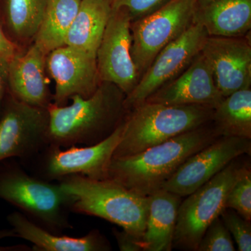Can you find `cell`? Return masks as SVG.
<instances>
[{
  "label": "cell",
  "instance_id": "6da1fadb",
  "mask_svg": "<svg viewBox=\"0 0 251 251\" xmlns=\"http://www.w3.org/2000/svg\"><path fill=\"white\" fill-rule=\"evenodd\" d=\"M126 94L118 87L101 82L90 97L75 95L71 103L47 107L46 141L61 148L96 145L106 139L125 120L128 110Z\"/></svg>",
  "mask_w": 251,
  "mask_h": 251
},
{
  "label": "cell",
  "instance_id": "7a4b0ae2",
  "mask_svg": "<svg viewBox=\"0 0 251 251\" xmlns=\"http://www.w3.org/2000/svg\"><path fill=\"white\" fill-rule=\"evenodd\" d=\"M219 137L211 122L137 154L112 158L107 179L148 197L161 189L189 157Z\"/></svg>",
  "mask_w": 251,
  "mask_h": 251
},
{
  "label": "cell",
  "instance_id": "3957f363",
  "mask_svg": "<svg viewBox=\"0 0 251 251\" xmlns=\"http://www.w3.org/2000/svg\"><path fill=\"white\" fill-rule=\"evenodd\" d=\"M11 159L0 162V198L52 233L63 234V231L72 228V195L58 181L34 176Z\"/></svg>",
  "mask_w": 251,
  "mask_h": 251
},
{
  "label": "cell",
  "instance_id": "277c9868",
  "mask_svg": "<svg viewBox=\"0 0 251 251\" xmlns=\"http://www.w3.org/2000/svg\"><path fill=\"white\" fill-rule=\"evenodd\" d=\"M214 109L144 102L128 111L112 158L131 156L212 122Z\"/></svg>",
  "mask_w": 251,
  "mask_h": 251
},
{
  "label": "cell",
  "instance_id": "5b68a950",
  "mask_svg": "<svg viewBox=\"0 0 251 251\" xmlns=\"http://www.w3.org/2000/svg\"><path fill=\"white\" fill-rule=\"evenodd\" d=\"M57 181L72 195V212L106 220L142 241L148 220V197L108 179L71 175Z\"/></svg>",
  "mask_w": 251,
  "mask_h": 251
},
{
  "label": "cell",
  "instance_id": "8992f818",
  "mask_svg": "<svg viewBox=\"0 0 251 251\" xmlns=\"http://www.w3.org/2000/svg\"><path fill=\"white\" fill-rule=\"evenodd\" d=\"M240 157L182 200L178 209L173 249L197 251L208 226L226 208L227 195L247 163L239 159Z\"/></svg>",
  "mask_w": 251,
  "mask_h": 251
},
{
  "label": "cell",
  "instance_id": "52a82bcc",
  "mask_svg": "<svg viewBox=\"0 0 251 251\" xmlns=\"http://www.w3.org/2000/svg\"><path fill=\"white\" fill-rule=\"evenodd\" d=\"M124 123L125 120L108 138L96 145L61 148L47 144L23 166L31 175L49 181H57L71 175L106 179L114 151L121 139Z\"/></svg>",
  "mask_w": 251,
  "mask_h": 251
},
{
  "label": "cell",
  "instance_id": "ba28073f",
  "mask_svg": "<svg viewBox=\"0 0 251 251\" xmlns=\"http://www.w3.org/2000/svg\"><path fill=\"white\" fill-rule=\"evenodd\" d=\"M196 0H171L152 14L130 23L131 56L140 79L161 50L193 24Z\"/></svg>",
  "mask_w": 251,
  "mask_h": 251
},
{
  "label": "cell",
  "instance_id": "9c48e42d",
  "mask_svg": "<svg viewBox=\"0 0 251 251\" xmlns=\"http://www.w3.org/2000/svg\"><path fill=\"white\" fill-rule=\"evenodd\" d=\"M47 108L23 103L7 92L0 114V162L19 158L25 163L47 145Z\"/></svg>",
  "mask_w": 251,
  "mask_h": 251
},
{
  "label": "cell",
  "instance_id": "30bf717a",
  "mask_svg": "<svg viewBox=\"0 0 251 251\" xmlns=\"http://www.w3.org/2000/svg\"><path fill=\"white\" fill-rule=\"evenodd\" d=\"M207 36L204 27L193 24L184 34L161 50L133 90L126 96L127 110L129 111L144 103L158 89L184 72L201 53Z\"/></svg>",
  "mask_w": 251,
  "mask_h": 251
},
{
  "label": "cell",
  "instance_id": "8fae6325",
  "mask_svg": "<svg viewBox=\"0 0 251 251\" xmlns=\"http://www.w3.org/2000/svg\"><path fill=\"white\" fill-rule=\"evenodd\" d=\"M131 20L125 8L112 9L97 52L99 78L128 95L140 80L131 56Z\"/></svg>",
  "mask_w": 251,
  "mask_h": 251
},
{
  "label": "cell",
  "instance_id": "7c38bea8",
  "mask_svg": "<svg viewBox=\"0 0 251 251\" xmlns=\"http://www.w3.org/2000/svg\"><path fill=\"white\" fill-rule=\"evenodd\" d=\"M251 153V139L221 136L194 153L162 186L185 198L207 182L238 157Z\"/></svg>",
  "mask_w": 251,
  "mask_h": 251
},
{
  "label": "cell",
  "instance_id": "4fadbf2b",
  "mask_svg": "<svg viewBox=\"0 0 251 251\" xmlns=\"http://www.w3.org/2000/svg\"><path fill=\"white\" fill-rule=\"evenodd\" d=\"M46 69L55 83L52 103L67 105L74 96L90 97L101 83L96 56L64 46L49 52Z\"/></svg>",
  "mask_w": 251,
  "mask_h": 251
},
{
  "label": "cell",
  "instance_id": "5bb4252c",
  "mask_svg": "<svg viewBox=\"0 0 251 251\" xmlns=\"http://www.w3.org/2000/svg\"><path fill=\"white\" fill-rule=\"evenodd\" d=\"M223 97L251 89V46L244 37L209 36L202 51Z\"/></svg>",
  "mask_w": 251,
  "mask_h": 251
},
{
  "label": "cell",
  "instance_id": "9a60e30c",
  "mask_svg": "<svg viewBox=\"0 0 251 251\" xmlns=\"http://www.w3.org/2000/svg\"><path fill=\"white\" fill-rule=\"evenodd\" d=\"M224 97L212 69L202 52L178 76L151 94L145 102L166 105H199L215 109Z\"/></svg>",
  "mask_w": 251,
  "mask_h": 251
},
{
  "label": "cell",
  "instance_id": "2e32d148",
  "mask_svg": "<svg viewBox=\"0 0 251 251\" xmlns=\"http://www.w3.org/2000/svg\"><path fill=\"white\" fill-rule=\"evenodd\" d=\"M45 53L33 43L9 62L8 92L23 103L47 108L52 102L46 77Z\"/></svg>",
  "mask_w": 251,
  "mask_h": 251
},
{
  "label": "cell",
  "instance_id": "e0dca14e",
  "mask_svg": "<svg viewBox=\"0 0 251 251\" xmlns=\"http://www.w3.org/2000/svg\"><path fill=\"white\" fill-rule=\"evenodd\" d=\"M193 24L209 36L244 37L251 29V0H196Z\"/></svg>",
  "mask_w": 251,
  "mask_h": 251
},
{
  "label": "cell",
  "instance_id": "ac0fdd59",
  "mask_svg": "<svg viewBox=\"0 0 251 251\" xmlns=\"http://www.w3.org/2000/svg\"><path fill=\"white\" fill-rule=\"evenodd\" d=\"M8 222L17 234L34 245L33 250L39 251H109L110 242L98 229L90 231L85 236L73 237L52 233L27 219L21 212L7 216Z\"/></svg>",
  "mask_w": 251,
  "mask_h": 251
},
{
  "label": "cell",
  "instance_id": "d6986e66",
  "mask_svg": "<svg viewBox=\"0 0 251 251\" xmlns=\"http://www.w3.org/2000/svg\"><path fill=\"white\" fill-rule=\"evenodd\" d=\"M148 198L146 229L141 241L143 251H171L178 209L183 198L163 188Z\"/></svg>",
  "mask_w": 251,
  "mask_h": 251
},
{
  "label": "cell",
  "instance_id": "ffe728a7",
  "mask_svg": "<svg viewBox=\"0 0 251 251\" xmlns=\"http://www.w3.org/2000/svg\"><path fill=\"white\" fill-rule=\"evenodd\" d=\"M49 0H0V23L8 38L25 50L34 43Z\"/></svg>",
  "mask_w": 251,
  "mask_h": 251
},
{
  "label": "cell",
  "instance_id": "44dd1931",
  "mask_svg": "<svg viewBox=\"0 0 251 251\" xmlns=\"http://www.w3.org/2000/svg\"><path fill=\"white\" fill-rule=\"evenodd\" d=\"M111 11L110 0H81L65 45L97 56Z\"/></svg>",
  "mask_w": 251,
  "mask_h": 251
},
{
  "label": "cell",
  "instance_id": "7402d4cb",
  "mask_svg": "<svg viewBox=\"0 0 251 251\" xmlns=\"http://www.w3.org/2000/svg\"><path fill=\"white\" fill-rule=\"evenodd\" d=\"M81 0H49L34 44L46 54L65 46Z\"/></svg>",
  "mask_w": 251,
  "mask_h": 251
},
{
  "label": "cell",
  "instance_id": "603a6c76",
  "mask_svg": "<svg viewBox=\"0 0 251 251\" xmlns=\"http://www.w3.org/2000/svg\"><path fill=\"white\" fill-rule=\"evenodd\" d=\"M212 123L221 136L251 139V90L225 97L214 109Z\"/></svg>",
  "mask_w": 251,
  "mask_h": 251
},
{
  "label": "cell",
  "instance_id": "cb8c5ba5",
  "mask_svg": "<svg viewBox=\"0 0 251 251\" xmlns=\"http://www.w3.org/2000/svg\"><path fill=\"white\" fill-rule=\"evenodd\" d=\"M226 208L237 211L244 219L251 221V169L247 163L227 195Z\"/></svg>",
  "mask_w": 251,
  "mask_h": 251
},
{
  "label": "cell",
  "instance_id": "d4e9b609",
  "mask_svg": "<svg viewBox=\"0 0 251 251\" xmlns=\"http://www.w3.org/2000/svg\"><path fill=\"white\" fill-rule=\"evenodd\" d=\"M232 235L221 218H216L209 224L198 244L197 251H234Z\"/></svg>",
  "mask_w": 251,
  "mask_h": 251
},
{
  "label": "cell",
  "instance_id": "484cf974",
  "mask_svg": "<svg viewBox=\"0 0 251 251\" xmlns=\"http://www.w3.org/2000/svg\"><path fill=\"white\" fill-rule=\"evenodd\" d=\"M220 217L237 244L238 251H251V221L244 219L231 208H225Z\"/></svg>",
  "mask_w": 251,
  "mask_h": 251
},
{
  "label": "cell",
  "instance_id": "4316f807",
  "mask_svg": "<svg viewBox=\"0 0 251 251\" xmlns=\"http://www.w3.org/2000/svg\"><path fill=\"white\" fill-rule=\"evenodd\" d=\"M171 0H110L112 9L124 7L128 11L131 22L152 14Z\"/></svg>",
  "mask_w": 251,
  "mask_h": 251
},
{
  "label": "cell",
  "instance_id": "83f0119b",
  "mask_svg": "<svg viewBox=\"0 0 251 251\" xmlns=\"http://www.w3.org/2000/svg\"><path fill=\"white\" fill-rule=\"evenodd\" d=\"M112 233L116 239L120 251H143L141 241L133 237L125 229L120 231L117 228H113Z\"/></svg>",
  "mask_w": 251,
  "mask_h": 251
},
{
  "label": "cell",
  "instance_id": "f1b7e54d",
  "mask_svg": "<svg viewBox=\"0 0 251 251\" xmlns=\"http://www.w3.org/2000/svg\"><path fill=\"white\" fill-rule=\"evenodd\" d=\"M24 51L10 40L0 23V59H4L10 62L18 54L22 53Z\"/></svg>",
  "mask_w": 251,
  "mask_h": 251
},
{
  "label": "cell",
  "instance_id": "f546056e",
  "mask_svg": "<svg viewBox=\"0 0 251 251\" xmlns=\"http://www.w3.org/2000/svg\"><path fill=\"white\" fill-rule=\"evenodd\" d=\"M9 62L0 59V114L8 92V78H9Z\"/></svg>",
  "mask_w": 251,
  "mask_h": 251
},
{
  "label": "cell",
  "instance_id": "4dcf8cb0",
  "mask_svg": "<svg viewBox=\"0 0 251 251\" xmlns=\"http://www.w3.org/2000/svg\"><path fill=\"white\" fill-rule=\"evenodd\" d=\"M9 237H18L14 229H5L0 230V240ZM27 246H14V247H0V251H29Z\"/></svg>",
  "mask_w": 251,
  "mask_h": 251
}]
</instances>
